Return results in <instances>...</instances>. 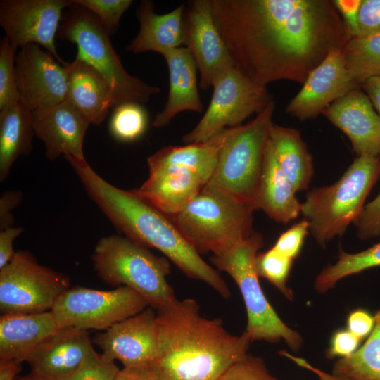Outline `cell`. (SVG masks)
Here are the masks:
<instances>
[{"label": "cell", "mask_w": 380, "mask_h": 380, "mask_svg": "<svg viewBox=\"0 0 380 380\" xmlns=\"http://www.w3.org/2000/svg\"><path fill=\"white\" fill-rule=\"evenodd\" d=\"M234 66L266 87L303 84L331 50L351 38L333 0H210Z\"/></svg>", "instance_id": "6da1fadb"}, {"label": "cell", "mask_w": 380, "mask_h": 380, "mask_svg": "<svg viewBox=\"0 0 380 380\" xmlns=\"http://www.w3.org/2000/svg\"><path fill=\"white\" fill-rule=\"evenodd\" d=\"M156 312L159 346L150 365L158 380H217L247 355L249 334H232L222 319L203 317L192 298H177Z\"/></svg>", "instance_id": "7a4b0ae2"}, {"label": "cell", "mask_w": 380, "mask_h": 380, "mask_svg": "<svg viewBox=\"0 0 380 380\" xmlns=\"http://www.w3.org/2000/svg\"><path fill=\"white\" fill-rule=\"evenodd\" d=\"M65 158L88 196L120 234L146 248L158 249L187 277L204 281L224 298L230 296V290L219 272L201 257L168 216L131 190L108 182L85 158Z\"/></svg>", "instance_id": "3957f363"}, {"label": "cell", "mask_w": 380, "mask_h": 380, "mask_svg": "<svg viewBox=\"0 0 380 380\" xmlns=\"http://www.w3.org/2000/svg\"><path fill=\"white\" fill-rule=\"evenodd\" d=\"M257 209L254 202L206 184L182 210L168 217L200 255H217L251 236Z\"/></svg>", "instance_id": "277c9868"}, {"label": "cell", "mask_w": 380, "mask_h": 380, "mask_svg": "<svg viewBox=\"0 0 380 380\" xmlns=\"http://www.w3.org/2000/svg\"><path fill=\"white\" fill-rule=\"evenodd\" d=\"M91 260L103 282L133 289L156 310L177 299L167 279L170 274L169 260L154 255L148 248L125 236L101 238Z\"/></svg>", "instance_id": "5b68a950"}, {"label": "cell", "mask_w": 380, "mask_h": 380, "mask_svg": "<svg viewBox=\"0 0 380 380\" xmlns=\"http://www.w3.org/2000/svg\"><path fill=\"white\" fill-rule=\"evenodd\" d=\"M379 176L380 158L362 155L337 182L307 194L301 213L321 247L343 234L348 225L355 221Z\"/></svg>", "instance_id": "8992f818"}, {"label": "cell", "mask_w": 380, "mask_h": 380, "mask_svg": "<svg viewBox=\"0 0 380 380\" xmlns=\"http://www.w3.org/2000/svg\"><path fill=\"white\" fill-rule=\"evenodd\" d=\"M58 36L75 44L77 56L107 80L113 91V109L125 103H146L159 93L158 87L149 85L126 71L110 36L98 18L87 8L74 3L60 25Z\"/></svg>", "instance_id": "52a82bcc"}, {"label": "cell", "mask_w": 380, "mask_h": 380, "mask_svg": "<svg viewBox=\"0 0 380 380\" xmlns=\"http://www.w3.org/2000/svg\"><path fill=\"white\" fill-rule=\"evenodd\" d=\"M263 246L261 234L253 232L244 241L227 251L213 255L210 260L219 270L229 274L242 295L247 312L246 331L252 341L277 343L284 340L293 350L300 348L302 338L277 315L267 300L256 270L258 251Z\"/></svg>", "instance_id": "ba28073f"}, {"label": "cell", "mask_w": 380, "mask_h": 380, "mask_svg": "<svg viewBox=\"0 0 380 380\" xmlns=\"http://www.w3.org/2000/svg\"><path fill=\"white\" fill-rule=\"evenodd\" d=\"M274 109L275 102L272 100L251 121L236 127L222 148L215 172L207 184L217 186L256 204Z\"/></svg>", "instance_id": "9c48e42d"}, {"label": "cell", "mask_w": 380, "mask_h": 380, "mask_svg": "<svg viewBox=\"0 0 380 380\" xmlns=\"http://www.w3.org/2000/svg\"><path fill=\"white\" fill-rule=\"evenodd\" d=\"M70 287L65 274L39 264L27 251H16L0 269L1 315L50 311Z\"/></svg>", "instance_id": "30bf717a"}, {"label": "cell", "mask_w": 380, "mask_h": 380, "mask_svg": "<svg viewBox=\"0 0 380 380\" xmlns=\"http://www.w3.org/2000/svg\"><path fill=\"white\" fill-rule=\"evenodd\" d=\"M213 88L203 116L182 138L186 144L205 141L226 128L242 125L247 118L257 114L274 100L266 87L252 82L234 65L217 77Z\"/></svg>", "instance_id": "8fae6325"}, {"label": "cell", "mask_w": 380, "mask_h": 380, "mask_svg": "<svg viewBox=\"0 0 380 380\" xmlns=\"http://www.w3.org/2000/svg\"><path fill=\"white\" fill-rule=\"evenodd\" d=\"M148 306L143 297L127 286L103 291L75 286L59 296L51 311L58 328L105 331Z\"/></svg>", "instance_id": "7c38bea8"}, {"label": "cell", "mask_w": 380, "mask_h": 380, "mask_svg": "<svg viewBox=\"0 0 380 380\" xmlns=\"http://www.w3.org/2000/svg\"><path fill=\"white\" fill-rule=\"evenodd\" d=\"M73 4V0H1L0 25L15 49L39 44L65 65L57 53L55 37L63 11Z\"/></svg>", "instance_id": "4fadbf2b"}, {"label": "cell", "mask_w": 380, "mask_h": 380, "mask_svg": "<svg viewBox=\"0 0 380 380\" xmlns=\"http://www.w3.org/2000/svg\"><path fill=\"white\" fill-rule=\"evenodd\" d=\"M15 68L20 102L30 110L53 106L65 100V65L39 44L20 48L15 55Z\"/></svg>", "instance_id": "5bb4252c"}, {"label": "cell", "mask_w": 380, "mask_h": 380, "mask_svg": "<svg viewBox=\"0 0 380 380\" xmlns=\"http://www.w3.org/2000/svg\"><path fill=\"white\" fill-rule=\"evenodd\" d=\"M92 343L110 360H118L123 367L151 364L159 346L157 312L148 306L138 314L97 333Z\"/></svg>", "instance_id": "9a60e30c"}, {"label": "cell", "mask_w": 380, "mask_h": 380, "mask_svg": "<svg viewBox=\"0 0 380 380\" xmlns=\"http://www.w3.org/2000/svg\"><path fill=\"white\" fill-rule=\"evenodd\" d=\"M360 87L346 68L343 49L336 48L309 74L286 112L301 121L313 119L331 103Z\"/></svg>", "instance_id": "2e32d148"}, {"label": "cell", "mask_w": 380, "mask_h": 380, "mask_svg": "<svg viewBox=\"0 0 380 380\" xmlns=\"http://www.w3.org/2000/svg\"><path fill=\"white\" fill-rule=\"evenodd\" d=\"M185 13L186 45L200 73V87H213L217 77L234 65L228 49L215 23L210 0H192Z\"/></svg>", "instance_id": "e0dca14e"}, {"label": "cell", "mask_w": 380, "mask_h": 380, "mask_svg": "<svg viewBox=\"0 0 380 380\" xmlns=\"http://www.w3.org/2000/svg\"><path fill=\"white\" fill-rule=\"evenodd\" d=\"M32 114L35 135L44 144L49 160H55L62 154L85 158L83 143L91 123L73 105L65 100L33 110Z\"/></svg>", "instance_id": "ac0fdd59"}, {"label": "cell", "mask_w": 380, "mask_h": 380, "mask_svg": "<svg viewBox=\"0 0 380 380\" xmlns=\"http://www.w3.org/2000/svg\"><path fill=\"white\" fill-rule=\"evenodd\" d=\"M360 89L338 99L322 114L347 135L357 156L380 158V120L369 98Z\"/></svg>", "instance_id": "d6986e66"}, {"label": "cell", "mask_w": 380, "mask_h": 380, "mask_svg": "<svg viewBox=\"0 0 380 380\" xmlns=\"http://www.w3.org/2000/svg\"><path fill=\"white\" fill-rule=\"evenodd\" d=\"M94 350L87 331L58 328L25 357L31 373L49 379L66 376Z\"/></svg>", "instance_id": "ffe728a7"}, {"label": "cell", "mask_w": 380, "mask_h": 380, "mask_svg": "<svg viewBox=\"0 0 380 380\" xmlns=\"http://www.w3.org/2000/svg\"><path fill=\"white\" fill-rule=\"evenodd\" d=\"M149 175L132 192L167 216L182 210L205 186L191 169L177 165H148Z\"/></svg>", "instance_id": "44dd1931"}, {"label": "cell", "mask_w": 380, "mask_h": 380, "mask_svg": "<svg viewBox=\"0 0 380 380\" xmlns=\"http://www.w3.org/2000/svg\"><path fill=\"white\" fill-rule=\"evenodd\" d=\"M186 4L173 11L158 14L151 1H141L137 10L140 28L138 34L127 46L133 53L156 51L164 56L186 45Z\"/></svg>", "instance_id": "7402d4cb"}, {"label": "cell", "mask_w": 380, "mask_h": 380, "mask_svg": "<svg viewBox=\"0 0 380 380\" xmlns=\"http://www.w3.org/2000/svg\"><path fill=\"white\" fill-rule=\"evenodd\" d=\"M67 74L65 100L90 122L100 125L113 109V95L107 80L92 65L76 56L65 65Z\"/></svg>", "instance_id": "603a6c76"}, {"label": "cell", "mask_w": 380, "mask_h": 380, "mask_svg": "<svg viewBox=\"0 0 380 380\" xmlns=\"http://www.w3.org/2000/svg\"><path fill=\"white\" fill-rule=\"evenodd\" d=\"M163 57L167 63L170 88L167 100L153 120L155 127H164L177 114L184 111L201 113L203 105L197 86L198 68L194 58L186 46L173 49Z\"/></svg>", "instance_id": "cb8c5ba5"}, {"label": "cell", "mask_w": 380, "mask_h": 380, "mask_svg": "<svg viewBox=\"0 0 380 380\" xmlns=\"http://www.w3.org/2000/svg\"><path fill=\"white\" fill-rule=\"evenodd\" d=\"M58 329L52 312L6 314L0 317V362L21 364L40 343Z\"/></svg>", "instance_id": "d4e9b609"}, {"label": "cell", "mask_w": 380, "mask_h": 380, "mask_svg": "<svg viewBox=\"0 0 380 380\" xmlns=\"http://www.w3.org/2000/svg\"><path fill=\"white\" fill-rule=\"evenodd\" d=\"M296 191L283 172L269 140L259 179L255 203L277 222L287 224L301 213Z\"/></svg>", "instance_id": "484cf974"}, {"label": "cell", "mask_w": 380, "mask_h": 380, "mask_svg": "<svg viewBox=\"0 0 380 380\" xmlns=\"http://www.w3.org/2000/svg\"><path fill=\"white\" fill-rule=\"evenodd\" d=\"M236 127L226 128L201 142L162 148L148 158V165H177L188 167L195 172L205 185L215 172L222 148Z\"/></svg>", "instance_id": "4316f807"}, {"label": "cell", "mask_w": 380, "mask_h": 380, "mask_svg": "<svg viewBox=\"0 0 380 380\" xmlns=\"http://www.w3.org/2000/svg\"><path fill=\"white\" fill-rule=\"evenodd\" d=\"M35 135L32 110L17 102L0 109V182L21 156L29 155Z\"/></svg>", "instance_id": "83f0119b"}, {"label": "cell", "mask_w": 380, "mask_h": 380, "mask_svg": "<svg viewBox=\"0 0 380 380\" xmlns=\"http://www.w3.org/2000/svg\"><path fill=\"white\" fill-rule=\"evenodd\" d=\"M270 139L276 158L296 191L305 190L312 179V158L300 132L272 124Z\"/></svg>", "instance_id": "f1b7e54d"}, {"label": "cell", "mask_w": 380, "mask_h": 380, "mask_svg": "<svg viewBox=\"0 0 380 380\" xmlns=\"http://www.w3.org/2000/svg\"><path fill=\"white\" fill-rule=\"evenodd\" d=\"M374 318V328L364 344L338 360L332 374L346 380H380V308Z\"/></svg>", "instance_id": "f546056e"}, {"label": "cell", "mask_w": 380, "mask_h": 380, "mask_svg": "<svg viewBox=\"0 0 380 380\" xmlns=\"http://www.w3.org/2000/svg\"><path fill=\"white\" fill-rule=\"evenodd\" d=\"M343 53L346 68L360 87L380 76V32L350 38Z\"/></svg>", "instance_id": "4dcf8cb0"}, {"label": "cell", "mask_w": 380, "mask_h": 380, "mask_svg": "<svg viewBox=\"0 0 380 380\" xmlns=\"http://www.w3.org/2000/svg\"><path fill=\"white\" fill-rule=\"evenodd\" d=\"M379 266L380 242L355 253L341 249L338 260L324 268L315 279V289L319 293L326 292L346 277Z\"/></svg>", "instance_id": "1f68e13d"}, {"label": "cell", "mask_w": 380, "mask_h": 380, "mask_svg": "<svg viewBox=\"0 0 380 380\" xmlns=\"http://www.w3.org/2000/svg\"><path fill=\"white\" fill-rule=\"evenodd\" d=\"M148 115L138 103H125L117 106L112 114L109 131L120 142H132L141 138L148 127Z\"/></svg>", "instance_id": "d6a6232c"}, {"label": "cell", "mask_w": 380, "mask_h": 380, "mask_svg": "<svg viewBox=\"0 0 380 380\" xmlns=\"http://www.w3.org/2000/svg\"><path fill=\"white\" fill-rule=\"evenodd\" d=\"M293 260L272 248L256 257V270L259 277H262L274 285L287 298L293 299V292L286 281L291 269Z\"/></svg>", "instance_id": "836d02e7"}, {"label": "cell", "mask_w": 380, "mask_h": 380, "mask_svg": "<svg viewBox=\"0 0 380 380\" xmlns=\"http://www.w3.org/2000/svg\"><path fill=\"white\" fill-rule=\"evenodd\" d=\"M15 50L4 37L0 42V109L20 101L17 87Z\"/></svg>", "instance_id": "e575fe53"}, {"label": "cell", "mask_w": 380, "mask_h": 380, "mask_svg": "<svg viewBox=\"0 0 380 380\" xmlns=\"http://www.w3.org/2000/svg\"><path fill=\"white\" fill-rule=\"evenodd\" d=\"M91 12L110 36L119 26L123 13L132 4L131 0H73Z\"/></svg>", "instance_id": "d590c367"}, {"label": "cell", "mask_w": 380, "mask_h": 380, "mask_svg": "<svg viewBox=\"0 0 380 380\" xmlns=\"http://www.w3.org/2000/svg\"><path fill=\"white\" fill-rule=\"evenodd\" d=\"M119 370L115 361L94 350L73 373L51 380H115Z\"/></svg>", "instance_id": "8d00e7d4"}, {"label": "cell", "mask_w": 380, "mask_h": 380, "mask_svg": "<svg viewBox=\"0 0 380 380\" xmlns=\"http://www.w3.org/2000/svg\"><path fill=\"white\" fill-rule=\"evenodd\" d=\"M217 380H278L268 371L263 360L246 355L230 366Z\"/></svg>", "instance_id": "74e56055"}, {"label": "cell", "mask_w": 380, "mask_h": 380, "mask_svg": "<svg viewBox=\"0 0 380 380\" xmlns=\"http://www.w3.org/2000/svg\"><path fill=\"white\" fill-rule=\"evenodd\" d=\"M309 229L308 222L302 220L282 233L272 248L290 259H295L300 252Z\"/></svg>", "instance_id": "f35d334b"}, {"label": "cell", "mask_w": 380, "mask_h": 380, "mask_svg": "<svg viewBox=\"0 0 380 380\" xmlns=\"http://www.w3.org/2000/svg\"><path fill=\"white\" fill-rule=\"evenodd\" d=\"M354 224L361 240L380 236V193L364 206Z\"/></svg>", "instance_id": "ab89813d"}, {"label": "cell", "mask_w": 380, "mask_h": 380, "mask_svg": "<svg viewBox=\"0 0 380 380\" xmlns=\"http://www.w3.org/2000/svg\"><path fill=\"white\" fill-rule=\"evenodd\" d=\"M377 32H380V0H362L357 37Z\"/></svg>", "instance_id": "60d3db41"}, {"label": "cell", "mask_w": 380, "mask_h": 380, "mask_svg": "<svg viewBox=\"0 0 380 380\" xmlns=\"http://www.w3.org/2000/svg\"><path fill=\"white\" fill-rule=\"evenodd\" d=\"M360 341V339L348 329L338 331L332 336L328 355L331 357L349 356L357 350Z\"/></svg>", "instance_id": "b9f144b4"}, {"label": "cell", "mask_w": 380, "mask_h": 380, "mask_svg": "<svg viewBox=\"0 0 380 380\" xmlns=\"http://www.w3.org/2000/svg\"><path fill=\"white\" fill-rule=\"evenodd\" d=\"M351 38L358 34V20L362 0H333Z\"/></svg>", "instance_id": "7bdbcfd3"}, {"label": "cell", "mask_w": 380, "mask_h": 380, "mask_svg": "<svg viewBox=\"0 0 380 380\" xmlns=\"http://www.w3.org/2000/svg\"><path fill=\"white\" fill-rule=\"evenodd\" d=\"M375 323L374 316L362 308L353 311L347 320L348 330L360 340L369 335Z\"/></svg>", "instance_id": "ee69618b"}, {"label": "cell", "mask_w": 380, "mask_h": 380, "mask_svg": "<svg viewBox=\"0 0 380 380\" xmlns=\"http://www.w3.org/2000/svg\"><path fill=\"white\" fill-rule=\"evenodd\" d=\"M23 198L20 190L4 192L0 198V230L13 227L15 220L12 211L20 203Z\"/></svg>", "instance_id": "f6af8a7d"}, {"label": "cell", "mask_w": 380, "mask_h": 380, "mask_svg": "<svg viewBox=\"0 0 380 380\" xmlns=\"http://www.w3.org/2000/svg\"><path fill=\"white\" fill-rule=\"evenodd\" d=\"M23 229L20 227H11L0 230V269L6 265L13 258V241Z\"/></svg>", "instance_id": "bcb514c9"}, {"label": "cell", "mask_w": 380, "mask_h": 380, "mask_svg": "<svg viewBox=\"0 0 380 380\" xmlns=\"http://www.w3.org/2000/svg\"><path fill=\"white\" fill-rule=\"evenodd\" d=\"M115 380H158L150 364L123 367Z\"/></svg>", "instance_id": "7dc6e473"}, {"label": "cell", "mask_w": 380, "mask_h": 380, "mask_svg": "<svg viewBox=\"0 0 380 380\" xmlns=\"http://www.w3.org/2000/svg\"><path fill=\"white\" fill-rule=\"evenodd\" d=\"M360 88L369 98L380 120V76L366 80L361 84Z\"/></svg>", "instance_id": "c3c4849f"}, {"label": "cell", "mask_w": 380, "mask_h": 380, "mask_svg": "<svg viewBox=\"0 0 380 380\" xmlns=\"http://www.w3.org/2000/svg\"><path fill=\"white\" fill-rule=\"evenodd\" d=\"M281 354L291 360L294 362L298 366L301 367L312 373H314L318 378L319 380H346L343 378H341L338 376L334 375V374H329L324 372L323 370L314 367L305 360L296 357L289 354L287 352H281Z\"/></svg>", "instance_id": "681fc988"}, {"label": "cell", "mask_w": 380, "mask_h": 380, "mask_svg": "<svg viewBox=\"0 0 380 380\" xmlns=\"http://www.w3.org/2000/svg\"><path fill=\"white\" fill-rule=\"evenodd\" d=\"M20 365L15 361L0 362V380H15Z\"/></svg>", "instance_id": "f907efd6"}, {"label": "cell", "mask_w": 380, "mask_h": 380, "mask_svg": "<svg viewBox=\"0 0 380 380\" xmlns=\"http://www.w3.org/2000/svg\"><path fill=\"white\" fill-rule=\"evenodd\" d=\"M15 380H51V379H45V378L37 376L30 372L26 375L17 376Z\"/></svg>", "instance_id": "816d5d0a"}]
</instances>
